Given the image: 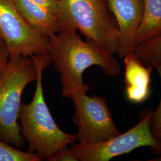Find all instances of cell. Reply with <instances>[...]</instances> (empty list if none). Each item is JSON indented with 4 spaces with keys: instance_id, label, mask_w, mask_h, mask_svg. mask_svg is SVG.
I'll use <instances>...</instances> for the list:
<instances>
[{
    "instance_id": "cell-7",
    "label": "cell",
    "mask_w": 161,
    "mask_h": 161,
    "mask_svg": "<svg viewBox=\"0 0 161 161\" xmlns=\"http://www.w3.org/2000/svg\"><path fill=\"white\" fill-rule=\"evenodd\" d=\"M0 37L7 47L10 58L49 53L48 38L26 23L13 0H0Z\"/></svg>"
},
{
    "instance_id": "cell-12",
    "label": "cell",
    "mask_w": 161,
    "mask_h": 161,
    "mask_svg": "<svg viewBox=\"0 0 161 161\" xmlns=\"http://www.w3.org/2000/svg\"><path fill=\"white\" fill-rule=\"evenodd\" d=\"M132 52L145 65H161V35L136 45Z\"/></svg>"
},
{
    "instance_id": "cell-18",
    "label": "cell",
    "mask_w": 161,
    "mask_h": 161,
    "mask_svg": "<svg viewBox=\"0 0 161 161\" xmlns=\"http://www.w3.org/2000/svg\"><path fill=\"white\" fill-rule=\"evenodd\" d=\"M158 157H156L155 159H149V161H161V153H159L158 155Z\"/></svg>"
},
{
    "instance_id": "cell-5",
    "label": "cell",
    "mask_w": 161,
    "mask_h": 161,
    "mask_svg": "<svg viewBox=\"0 0 161 161\" xmlns=\"http://www.w3.org/2000/svg\"><path fill=\"white\" fill-rule=\"evenodd\" d=\"M152 110H146L140 121L123 134L96 143H72L70 151L77 161H109L141 147L151 149L160 146L150 130Z\"/></svg>"
},
{
    "instance_id": "cell-8",
    "label": "cell",
    "mask_w": 161,
    "mask_h": 161,
    "mask_svg": "<svg viewBox=\"0 0 161 161\" xmlns=\"http://www.w3.org/2000/svg\"><path fill=\"white\" fill-rule=\"evenodd\" d=\"M106 2L119 31L116 55L123 58L136 46V34L143 17V0H106Z\"/></svg>"
},
{
    "instance_id": "cell-13",
    "label": "cell",
    "mask_w": 161,
    "mask_h": 161,
    "mask_svg": "<svg viewBox=\"0 0 161 161\" xmlns=\"http://www.w3.org/2000/svg\"><path fill=\"white\" fill-rule=\"evenodd\" d=\"M42 158L35 153L25 152L0 140V161H40Z\"/></svg>"
},
{
    "instance_id": "cell-17",
    "label": "cell",
    "mask_w": 161,
    "mask_h": 161,
    "mask_svg": "<svg viewBox=\"0 0 161 161\" xmlns=\"http://www.w3.org/2000/svg\"><path fill=\"white\" fill-rule=\"evenodd\" d=\"M35 3L46 9L52 14L58 15V0H31Z\"/></svg>"
},
{
    "instance_id": "cell-1",
    "label": "cell",
    "mask_w": 161,
    "mask_h": 161,
    "mask_svg": "<svg viewBox=\"0 0 161 161\" xmlns=\"http://www.w3.org/2000/svg\"><path fill=\"white\" fill-rule=\"evenodd\" d=\"M48 41L49 54L59 74L63 97L86 93L91 89L84 82L82 75L92 66H100L112 77L121 74V66L113 53L93 41L82 40L72 28L61 27Z\"/></svg>"
},
{
    "instance_id": "cell-19",
    "label": "cell",
    "mask_w": 161,
    "mask_h": 161,
    "mask_svg": "<svg viewBox=\"0 0 161 161\" xmlns=\"http://www.w3.org/2000/svg\"><path fill=\"white\" fill-rule=\"evenodd\" d=\"M154 153H155L156 155H158L159 153H161V148H159V149H157L154 150L153 152Z\"/></svg>"
},
{
    "instance_id": "cell-9",
    "label": "cell",
    "mask_w": 161,
    "mask_h": 161,
    "mask_svg": "<svg viewBox=\"0 0 161 161\" xmlns=\"http://www.w3.org/2000/svg\"><path fill=\"white\" fill-rule=\"evenodd\" d=\"M123 58L127 99L134 103L143 102L149 96L150 84L153 67L143 64L133 52L127 53Z\"/></svg>"
},
{
    "instance_id": "cell-10",
    "label": "cell",
    "mask_w": 161,
    "mask_h": 161,
    "mask_svg": "<svg viewBox=\"0 0 161 161\" xmlns=\"http://www.w3.org/2000/svg\"><path fill=\"white\" fill-rule=\"evenodd\" d=\"M17 11L29 26L46 38L55 34L60 29L58 15L47 12L31 0H13Z\"/></svg>"
},
{
    "instance_id": "cell-6",
    "label": "cell",
    "mask_w": 161,
    "mask_h": 161,
    "mask_svg": "<svg viewBox=\"0 0 161 161\" xmlns=\"http://www.w3.org/2000/svg\"><path fill=\"white\" fill-rule=\"evenodd\" d=\"M70 98L75 106L72 122L80 143L102 142L120 134L104 97L76 93Z\"/></svg>"
},
{
    "instance_id": "cell-3",
    "label": "cell",
    "mask_w": 161,
    "mask_h": 161,
    "mask_svg": "<svg viewBox=\"0 0 161 161\" xmlns=\"http://www.w3.org/2000/svg\"><path fill=\"white\" fill-rule=\"evenodd\" d=\"M37 79L31 56L10 58L0 76V140L21 149L25 140L20 132L19 115L24 89Z\"/></svg>"
},
{
    "instance_id": "cell-4",
    "label": "cell",
    "mask_w": 161,
    "mask_h": 161,
    "mask_svg": "<svg viewBox=\"0 0 161 161\" xmlns=\"http://www.w3.org/2000/svg\"><path fill=\"white\" fill-rule=\"evenodd\" d=\"M60 29L79 30L86 40L117 54L119 31L106 0H58Z\"/></svg>"
},
{
    "instance_id": "cell-15",
    "label": "cell",
    "mask_w": 161,
    "mask_h": 161,
    "mask_svg": "<svg viewBox=\"0 0 161 161\" xmlns=\"http://www.w3.org/2000/svg\"><path fill=\"white\" fill-rule=\"evenodd\" d=\"M48 161H77L70 151L68 146L58 150L46 159Z\"/></svg>"
},
{
    "instance_id": "cell-11",
    "label": "cell",
    "mask_w": 161,
    "mask_h": 161,
    "mask_svg": "<svg viewBox=\"0 0 161 161\" xmlns=\"http://www.w3.org/2000/svg\"><path fill=\"white\" fill-rule=\"evenodd\" d=\"M143 13L136 38V46L161 35V0H143Z\"/></svg>"
},
{
    "instance_id": "cell-14",
    "label": "cell",
    "mask_w": 161,
    "mask_h": 161,
    "mask_svg": "<svg viewBox=\"0 0 161 161\" xmlns=\"http://www.w3.org/2000/svg\"><path fill=\"white\" fill-rule=\"evenodd\" d=\"M153 68L156 69L158 74L159 76L161 84V65H154ZM150 127L152 135L155 138L156 140L160 144L159 147L151 149L152 152H153L157 149L161 148V97L157 108L155 110H152Z\"/></svg>"
},
{
    "instance_id": "cell-2",
    "label": "cell",
    "mask_w": 161,
    "mask_h": 161,
    "mask_svg": "<svg viewBox=\"0 0 161 161\" xmlns=\"http://www.w3.org/2000/svg\"><path fill=\"white\" fill-rule=\"evenodd\" d=\"M37 69L36 90L29 104L22 103L19 115L20 132L28 142V152L46 159L64 147L76 142V134L58 127L47 105L42 87V71L53 64L49 53L32 55Z\"/></svg>"
},
{
    "instance_id": "cell-16",
    "label": "cell",
    "mask_w": 161,
    "mask_h": 161,
    "mask_svg": "<svg viewBox=\"0 0 161 161\" xmlns=\"http://www.w3.org/2000/svg\"><path fill=\"white\" fill-rule=\"evenodd\" d=\"M10 54L4 41L0 37V76L8 64Z\"/></svg>"
}]
</instances>
